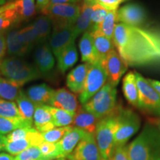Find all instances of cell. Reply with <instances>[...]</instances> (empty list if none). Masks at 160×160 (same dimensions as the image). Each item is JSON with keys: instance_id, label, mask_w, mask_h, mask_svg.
Returning a JSON list of instances; mask_svg holds the SVG:
<instances>
[{"instance_id": "cell-15", "label": "cell", "mask_w": 160, "mask_h": 160, "mask_svg": "<svg viewBox=\"0 0 160 160\" xmlns=\"http://www.w3.org/2000/svg\"><path fill=\"white\" fill-rule=\"evenodd\" d=\"M76 39L77 36L75 34L73 26L53 29V33L50 38L49 45L52 52L54 53L56 57H57L65 48L72 43H74Z\"/></svg>"}, {"instance_id": "cell-30", "label": "cell", "mask_w": 160, "mask_h": 160, "mask_svg": "<svg viewBox=\"0 0 160 160\" xmlns=\"http://www.w3.org/2000/svg\"><path fill=\"white\" fill-rule=\"evenodd\" d=\"M18 109L21 117L26 121L33 124V115L36 109V105L31 99L28 97L25 92L22 91L16 99Z\"/></svg>"}, {"instance_id": "cell-19", "label": "cell", "mask_w": 160, "mask_h": 160, "mask_svg": "<svg viewBox=\"0 0 160 160\" xmlns=\"http://www.w3.org/2000/svg\"><path fill=\"white\" fill-rule=\"evenodd\" d=\"M99 120V118L80 106L76 112L72 125H73V127L83 130L87 133L94 134Z\"/></svg>"}, {"instance_id": "cell-38", "label": "cell", "mask_w": 160, "mask_h": 160, "mask_svg": "<svg viewBox=\"0 0 160 160\" xmlns=\"http://www.w3.org/2000/svg\"><path fill=\"white\" fill-rule=\"evenodd\" d=\"M0 117L9 118H22L20 114L17 104L0 98Z\"/></svg>"}, {"instance_id": "cell-11", "label": "cell", "mask_w": 160, "mask_h": 160, "mask_svg": "<svg viewBox=\"0 0 160 160\" xmlns=\"http://www.w3.org/2000/svg\"><path fill=\"white\" fill-rule=\"evenodd\" d=\"M68 160H103L98 148L94 134L88 133L79 142Z\"/></svg>"}, {"instance_id": "cell-51", "label": "cell", "mask_w": 160, "mask_h": 160, "mask_svg": "<svg viewBox=\"0 0 160 160\" xmlns=\"http://www.w3.org/2000/svg\"><path fill=\"white\" fill-rule=\"evenodd\" d=\"M6 4V0H0V7Z\"/></svg>"}, {"instance_id": "cell-36", "label": "cell", "mask_w": 160, "mask_h": 160, "mask_svg": "<svg viewBox=\"0 0 160 160\" xmlns=\"http://www.w3.org/2000/svg\"><path fill=\"white\" fill-rule=\"evenodd\" d=\"M19 37L22 42L27 45L31 50L36 45H39L38 33L33 24L19 30Z\"/></svg>"}, {"instance_id": "cell-40", "label": "cell", "mask_w": 160, "mask_h": 160, "mask_svg": "<svg viewBox=\"0 0 160 160\" xmlns=\"http://www.w3.org/2000/svg\"><path fill=\"white\" fill-rule=\"evenodd\" d=\"M14 160H47L42 154L39 146H33L15 156Z\"/></svg>"}, {"instance_id": "cell-43", "label": "cell", "mask_w": 160, "mask_h": 160, "mask_svg": "<svg viewBox=\"0 0 160 160\" xmlns=\"http://www.w3.org/2000/svg\"><path fill=\"white\" fill-rule=\"evenodd\" d=\"M108 160H130L128 145L115 148Z\"/></svg>"}, {"instance_id": "cell-42", "label": "cell", "mask_w": 160, "mask_h": 160, "mask_svg": "<svg viewBox=\"0 0 160 160\" xmlns=\"http://www.w3.org/2000/svg\"><path fill=\"white\" fill-rule=\"evenodd\" d=\"M39 148L42 154L47 159V160H53L56 159V152H57L56 143L43 142L39 145Z\"/></svg>"}, {"instance_id": "cell-17", "label": "cell", "mask_w": 160, "mask_h": 160, "mask_svg": "<svg viewBox=\"0 0 160 160\" xmlns=\"http://www.w3.org/2000/svg\"><path fill=\"white\" fill-rule=\"evenodd\" d=\"M80 13L73 26L77 37L81 33L88 31L91 28V15L93 6L96 3L94 0H80Z\"/></svg>"}, {"instance_id": "cell-8", "label": "cell", "mask_w": 160, "mask_h": 160, "mask_svg": "<svg viewBox=\"0 0 160 160\" xmlns=\"http://www.w3.org/2000/svg\"><path fill=\"white\" fill-rule=\"evenodd\" d=\"M139 90L138 108L151 115L160 117V94L152 86L148 79L134 72Z\"/></svg>"}, {"instance_id": "cell-35", "label": "cell", "mask_w": 160, "mask_h": 160, "mask_svg": "<svg viewBox=\"0 0 160 160\" xmlns=\"http://www.w3.org/2000/svg\"><path fill=\"white\" fill-rule=\"evenodd\" d=\"M19 23L14 10L2 5L0 7V34H4L12 25Z\"/></svg>"}, {"instance_id": "cell-48", "label": "cell", "mask_w": 160, "mask_h": 160, "mask_svg": "<svg viewBox=\"0 0 160 160\" xmlns=\"http://www.w3.org/2000/svg\"><path fill=\"white\" fill-rule=\"evenodd\" d=\"M148 80L150 84H151V85L153 86L156 90H157L158 93L160 94V82L157 81V80H154V79H148Z\"/></svg>"}, {"instance_id": "cell-39", "label": "cell", "mask_w": 160, "mask_h": 160, "mask_svg": "<svg viewBox=\"0 0 160 160\" xmlns=\"http://www.w3.org/2000/svg\"><path fill=\"white\" fill-rule=\"evenodd\" d=\"M109 11L99 4L95 3L93 6V12L91 15V28L88 31L91 32L97 28L99 24L103 21Z\"/></svg>"}, {"instance_id": "cell-14", "label": "cell", "mask_w": 160, "mask_h": 160, "mask_svg": "<svg viewBox=\"0 0 160 160\" xmlns=\"http://www.w3.org/2000/svg\"><path fill=\"white\" fill-rule=\"evenodd\" d=\"M48 105L75 115L80 105L77 97L66 88L53 90Z\"/></svg>"}, {"instance_id": "cell-28", "label": "cell", "mask_w": 160, "mask_h": 160, "mask_svg": "<svg viewBox=\"0 0 160 160\" xmlns=\"http://www.w3.org/2000/svg\"><path fill=\"white\" fill-rule=\"evenodd\" d=\"M58 62V69L62 73H65L78 61V52L75 42L65 48L57 57Z\"/></svg>"}, {"instance_id": "cell-23", "label": "cell", "mask_w": 160, "mask_h": 160, "mask_svg": "<svg viewBox=\"0 0 160 160\" xmlns=\"http://www.w3.org/2000/svg\"><path fill=\"white\" fill-rule=\"evenodd\" d=\"M35 0H14L12 2L5 4V7L14 10L18 22H21L33 17L36 13Z\"/></svg>"}, {"instance_id": "cell-34", "label": "cell", "mask_w": 160, "mask_h": 160, "mask_svg": "<svg viewBox=\"0 0 160 160\" xmlns=\"http://www.w3.org/2000/svg\"><path fill=\"white\" fill-rule=\"evenodd\" d=\"M117 22V11H109L103 21L95 30H99L106 37L113 40Z\"/></svg>"}, {"instance_id": "cell-52", "label": "cell", "mask_w": 160, "mask_h": 160, "mask_svg": "<svg viewBox=\"0 0 160 160\" xmlns=\"http://www.w3.org/2000/svg\"><path fill=\"white\" fill-rule=\"evenodd\" d=\"M53 160H68V159H66V158H59V159H55Z\"/></svg>"}, {"instance_id": "cell-31", "label": "cell", "mask_w": 160, "mask_h": 160, "mask_svg": "<svg viewBox=\"0 0 160 160\" xmlns=\"http://www.w3.org/2000/svg\"><path fill=\"white\" fill-rule=\"evenodd\" d=\"M25 128H33V124L23 118L0 117V134H8L15 130Z\"/></svg>"}, {"instance_id": "cell-5", "label": "cell", "mask_w": 160, "mask_h": 160, "mask_svg": "<svg viewBox=\"0 0 160 160\" xmlns=\"http://www.w3.org/2000/svg\"><path fill=\"white\" fill-rule=\"evenodd\" d=\"M120 108L121 106L113 114L100 119L96 128L94 137L103 160H108L114 150V136Z\"/></svg>"}, {"instance_id": "cell-47", "label": "cell", "mask_w": 160, "mask_h": 160, "mask_svg": "<svg viewBox=\"0 0 160 160\" xmlns=\"http://www.w3.org/2000/svg\"><path fill=\"white\" fill-rule=\"evenodd\" d=\"M49 0H37V8L40 11H42L48 4Z\"/></svg>"}, {"instance_id": "cell-44", "label": "cell", "mask_w": 160, "mask_h": 160, "mask_svg": "<svg viewBox=\"0 0 160 160\" xmlns=\"http://www.w3.org/2000/svg\"><path fill=\"white\" fill-rule=\"evenodd\" d=\"M96 3L105 8L108 11H117L122 0H94Z\"/></svg>"}, {"instance_id": "cell-1", "label": "cell", "mask_w": 160, "mask_h": 160, "mask_svg": "<svg viewBox=\"0 0 160 160\" xmlns=\"http://www.w3.org/2000/svg\"><path fill=\"white\" fill-rule=\"evenodd\" d=\"M113 42L128 66L160 65V28L117 23Z\"/></svg>"}, {"instance_id": "cell-45", "label": "cell", "mask_w": 160, "mask_h": 160, "mask_svg": "<svg viewBox=\"0 0 160 160\" xmlns=\"http://www.w3.org/2000/svg\"><path fill=\"white\" fill-rule=\"evenodd\" d=\"M7 51L6 38L5 34H0V63L3 60V57Z\"/></svg>"}, {"instance_id": "cell-22", "label": "cell", "mask_w": 160, "mask_h": 160, "mask_svg": "<svg viewBox=\"0 0 160 160\" xmlns=\"http://www.w3.org/2000/svg\"><path fill=\"white\" fill-rule=\"evenodd\" d=\"M33 125L34 128L42 133L54 128L52 117L50 113L48 105H40L36 106L33 115Z\"/></svg>"}, {"instance_id": "cell-46", "label": "cell", "mask_w": 160, "mask_h": 160, "mask_svg": "<svg viewBox=\"0 0 160 160\" xmlns=\"http://www.w3.org/2000/svg\"><path fill=\"white\" fill-rule=\"evenodd\" d=\"M80 0H49L48 5H59V4H77Z\"/></svg>"}, {"instance_id": "cell-6", "label": "cell", "mask_w": 160, "mask_h": 160, "mask_svg": "<svg viewBox=\"0 0 160 160\" xmlns=\"http://www.w3.org/2000/svg\"><path fill=\"white\" fill-rule=\"evenodd\" d=\"M51 20L53 29L74 26L80 13L79 4L48 5L41 11Z\"/></svg>"}, {"instance_id": "cell-2", "label": "cell", "mask_w": 160, "mask_h": 160, "mask_svg": "<svg viewBox=\"0 0 160 160\" xmlns=\"http://www.w3.org/2000/svg\"><path fill=\"white\" fill-rule=\"evenodd\" d=\"M128 150L130 160H160V129L146 125Z\"/></svg>"}, {"instance_id": "cell-9", "label": "cell", "mask_w": 160, "mask_h": 160, "mask_svg": "<svg viewBox=\"0 0 160 160\" xmlns=\"http://www.w3.org/2000/svg\"><path fill=\"white\" fill-rule=\"evenodd\" d=\"M108 82V76L101 62L89 64L82 91L79 95V102L85 105Z\"/></svg>"}, {"instance_id": "cell-49", "label": "cell", "mask_w": 160, "mask_h": 160, "mask_svg": "<svg viewBox=\"0 0 160 160\" xmlns=\"http://www.w3.org/2000/svg\"><path fill=\"white\" fill-rule=\"evenodd\" d=\"M0 160H14V157L10 153H0Z\"/></svg>"}, {"instance_id": "cell-18", "label": "cell", "mask_w": 160, "mask_h": 160, "mask_svg": "<svg viewBox=\"0 0 160 160\" xmlns=\"http://www.w3.org/2000/svg\"><path fill=\"white\" fill-rule=\"evenodd\" d=\"M89 64L84 63L79 65L71 70L67 76L66 84L68 88L76 94H80L82 91L87 76Z\"/></svg>"}, {"instance_id": "cell-7", "label": "cell", "mask_w": 160, "mask_h": 160, "mask_svg": "<svg viewBox=\"0 0 160 160\" xmlns=\"http://www.w3.org/2000/svg\"><path fill=\"white\" fill-rule=\"evenodd\" d=\"M141 122L137 113L128 108H121L118 117V125L114 136V148L125 145L130 138L139 129Z\"/></svg>"}, {"instance_id": "cell-41", "label": "cell", "mask_w": 160, "mask_h": 160, "mask_svg": "<svg viewBox=\"0 0 160 160\" xmlns=\"http://www.w3.org/2000/svg\"><path fill=\"white\" fill-rule=\"evenodd\" d=\"M37 131H37L34 128H25L17 129L6 136V140H7L6 142L26 139V138L30 137L31 136L34 134Z\"/></svg>"}, {"instance_id": "cell-21", "label": "cell", "mask_w": 160, "mask_h": 160, "mask_svg": "<svg viewBox=\"0 0 160 160\" xmlns=\"http://www.w3.org/2000/svg\"><path fill=\"white\" fill-rule=\"evenodd\" d=\"M44 142L42 133L37 131L34 134L26 139L6 142L4 150L12 156H17L25 150L33 146H39Z\"/></svg>"}, {"instance_id": "cell-37", "label": "cell", "mask_w": 160, "mask_h": 160, "mask_svg": "<svg viewBox=\"0 0 160 160\" xmlns=\"http://www.w3.org/2000/svg\"><path fill=\"white\" fill-rule=\"evenodd\" d=\"M73 126H66V127L54 128L42 133L44 142L51 143H57L59 140L62 139L68 132L71 131Z\"/></svg>"}, {"instance_id": "cell-12", "label": "cell", "mask_w": 160, "mask_h": 160, "mask_svg": "<svg viewBox=\"0 0 160 160\" xmlns=\"http://www.w3.org/2000/svg\"><path fill=\"white\" fill-rule=\"evenodd\" d=\"M147 13L142 6L128 4L117 10V21L128 26L140 27L145 22Z\"/></svg>"}, {"instance_id": "cell-33", "label": "cell", "mask_w": 160, "mask_h": 160, "mask_svg": "<svg viewBox=\"0 0 160 160\" xmlns=\"http://www.w3.org/2000/svg\"><path fill=\"white\" fill-rule=\"evenodd\" d=\"M50 113H51L53 123L55 128H61L70 126L73 124L74 115L64 110L57 108L48 105Z\"/></svg>"}, {"instance_id": "cell-24", "label": "cell", "mask_w": 160, "mask_h": 160, "mask_svg": "<svg viewBox=\"0 0 160 160\" xmlns=\"http://www.w3.org/2000/svg\"><path fill=\"white\" fill-rule=\"evenodd\" d=\"M53 90L46 84H39L28 88L26 95L36 105H48Z\"/></svg>"}, {"instance_id": "cell-13", "label": "cell", "mask_w": 160, "mask_h": 160, "mask_svg": "<svg viewBox=\"0 0 160 160\" xmlns=\"http://www.w3.org/2000/svg\"><path fill=\"white\" fill-rule=\"evenodd\" d=\"M87 132L78 128H72L71 131L64 136L62 139L56 143L57 152L56 159L66 158L68 157L77 147L79 142L87 134Z\"/></svg>"}, {"instance_id": "cell-29", "label": "cell", "mask_w": 160, "mask_h": 160, "mask_svg": "<svg viewBox=\"0 0 160 160\" xmlns=\"http://www.w3.org/2000/svg\"><path fill=\"white\" fill-rule=\"evenodd\" d=\"M21 84L0 76V98L8 101L16 100L22 91Z\"/></svg>"}, {"instance_id": "cell-50", "label": "cell", "mask_w": 160, "mask_h": 160, "mask_svg": "<svg viewBox=\"0 0 160 160\" xmlns=\"http://www.w3.org/2000/svg\"><path fill=\"white\" fill-rule=\"evenodd\" d=\"M6 142H7L6 137L2 134H0V151H2L5 148Z\"/></svg>"}, {"instance_id": "cell-3", "label": "cell", "mask_w": 160, "mask_h": 160, "mask_svg": "<svg viewBox=\"0 0 160 160\" xmlns=\"http://www.w3.org/2000/svg\"><path fill=\"white\" fill-rule=\"evenodd\" d=\"M0 73L5 78L17 82L22 86L41 77V73L37 67L16 57L5 58L2 61Z\"/></svg>"}, {"instance_id": "cell-16", "label": "cell", "mask_w": 160, "mask_h": 160, "mask_svg": "<svg viewBox=\"0 0 160 160\" xmlns=\"http://www.w3.org/2000/svg\"><path fill=\"white\" fill-rule=\"evenodd\" d=\"M34 62L36 67L41 73H48L53 70L55 60L48 44L44 43L37 45L34 52Z\"/></svg>"}, {"instance_id": "cell-25", "label": "cell", "mask_w": 160, "mask_h": 160, "mask_svg": "<svg viewBox=\"0 0 160 160\" xmlns=\"http://www.w3.org/2000/svg\"><path fill=\"white\" fill-rule=\"evenodd\" d=\"M7 52L14 57H22L31 51V49L22 42L19 37V30H10L6 35Z\"/></svg>"}, {"instance_id": "cell-27", "label": "cell", "mask_w": 160, "mask_h": 160, "mask_svg": "<svg viewBox=\"0 0 160 160\" xmlns=\"http://www.w3.org/2000/svg\"><path fill=\"white\" fill-rule=\"evenodd\" d=\"M91 33L93 37L96 50L101 61L105 59L112 51L115 50L116 47L114 42H113V40L106 37L99 30L91 31Z\"/></svg>"}, {"instance_id": "cell-4", "label": "cell", "mask_w": 160, "mask_h": 160, "mask_svg": "<svg viewBox=\"0 0 160 160\" xmlns=\"http://www.w3.org/2000/svg\"><path fill=\"white\" fill-rule=\"evenodd\" d=\"M117 95V88L107 82L88 102L83 105V108L101 119L113 114L119 108Z\"/></svg>"}, {"instance_id": "cell-32", "label": "cell", "mask_w": 160, "mask_h": 160, "mask_svg": "<svg viewBox=\"0 0 160 160\" xmlns=\"http://www.w3.org/2000/svg\"><path fill=\"white\" fill-rule=\"evenodd\" d=\"M33 25L38 33L39 45L48 43L51 38L52 29V23L49 18L45 15L40 16L35 19Z\"/></svg>"}, {"instance_id": "cell-20", "label": "cell", "mask_w": 160, "mask_h": 160, "mask_svg": "<svg viewBox=\"0 0 160 160\" xmlns=\"http://www.w3.org/2000/svg\"><path fill=\"white\" fill-rule=\"evenodd\" d=\"M79 48L82 61L84 62L94 64L100 62L91 32L86 31L83 33L82 37L79 40Z\"/></svg>"}, {"instance_id": "cell-10", "label": "cell", "mask_w": 160, "mask_h": 160, "mask_svg": "<svg viewBox=\"0 0 160 160\" xmlns=\"http://www.w3.org/2000/svg\"><path fill=\"white\" fill-rule=\"evenodd\" d=\"M100 62L107 73L108 82L117 88L122 77L127 71L128 64L116 50L112 51Z\"/></svg>"}, {"instance_id": "cell-26", "label": "cell", "mask_w": 160, "mask_h": 160, "mask_svg": "<svg viewBox=\"0 0 160 160\" xmlns=\"http://www.w3.org/2000/svg\"><path fill=\"white\" fill-rule=\"evenodd\" d=\"M122 91L128 102L136 108L139 107V90L135 73L129 72L123 79Z\"/></svg>"}, {"instance_id": "cell-53", "label": "cell", "mask_w": 160, "mask_h": 160, "mask_svg": "<svg viewBox=\"0 0 160 160\" xmlns=\"http://www.w3.org/2000/svg\"><path fill=\"white\" fill-rule=\"evenodd\" d=\"M124 1H126V0H122V2H124Z\"/></svg>"}]
</instances>
